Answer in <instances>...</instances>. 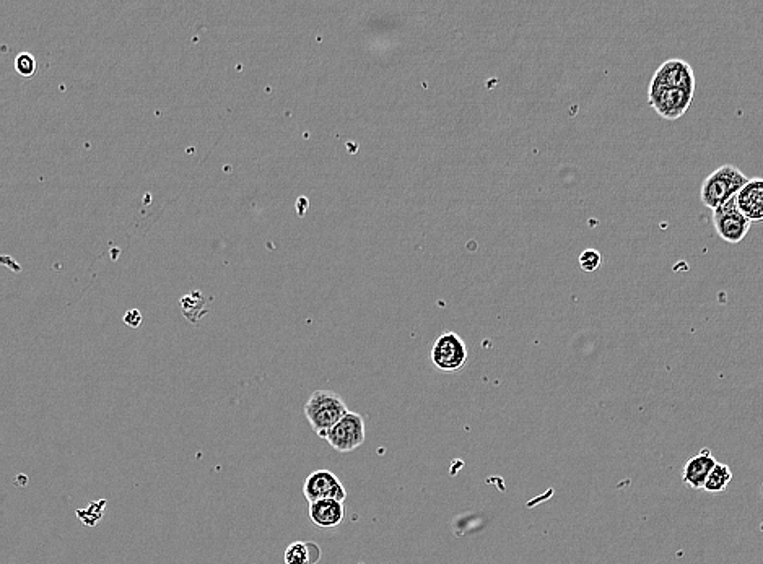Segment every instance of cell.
Masks as SVG:
<instances>
[{"mask_svg": "<svg viewBox=\"0 0 763 564\" xmlns=\"http://www.w3.org/2000/svg\"><path fill=\"white\" fill-rule=\"evenodd\" d=\"M749 178L733 165L720 166L703 181L700 200L708 209L716 210L739 194Z\"/></svg>", "mask_w": 763, "mask_h": 564, "instance_id": "1", "label": "cell"}, {"mask_svg": "<svg viewBox=\"0 0 763 564\" xmlns=\"http://www.w3.org/2000/svg\"><path fill=\"white\" fill-rule=\"evenodd\" d=\"M347 405L341 395L329 391H316L305 404V417L311 430L319 438L326 439L327 433L345 417Z\"/></svg>", "mask_w": 763, "mask_h": 564, "instance_id": "2", "label": "cell"}, {"mask_svg": "<svg viewBox=\"0 0 763 564\" xmlns=\"http://www.w3.org/2000/svg\"><path fill=\"white\" fill-rule=\"evenodd\" d=\"M713 225L720 238L729 244H739L750 231L749 218L737 207L736 197L713 210Z\"/></svg>", "mask_w": 763, "mask_h": 564, "instance_id": "3", "label": "cell"}, {"mask_svg": "<svg viewBox=\"0 0 763 564\" xmlns=\"http://www.w3.org/2000/svg\"><path fill=\"white\" fill-rule=\"evenodd\" d=\"M648 100H650L651 108L661 118L668 119V121H676V119L682 118L687 113V109L690 108L692 100H694V93L685 92V90H679V88L650 85Z\"/></svg>", "mask_w": 763, "mask_h": 564, "instance_id": "4", "label": "cell"}, {"mask_svg": "<svg viewBox=\"0 0 763 564\" xmlns=\"http://www.w3.org/2000/svg\"><path fill=\"white\" fill-rule=\"evenodd\" d=\"M365 420L358 413L347 412L345 417L327 433L326 441L332 449L347 454L365 443Z\"/></svg>", "mask_w": 763, "mask_h": 564, "instance_id": "5", "label": "cell"}, {"mask_svg": "<svg viewBox=\"0 0 763 564\" xmlns=\"http://www.w3.org/2000/svg\"><path fill=\"white\" fill-rule=\"evenodd\" d=\"M467 361V347L464 340L454 332H446L435 340L432 347V363L436 369L454 373L463 369Z\"/></svg>", "mask_w": 763, "mask_h": 564, "instance_id": "6", "label": "cell"}, {"mask_svg": "<svg viewBox=\"0 0 763 564\" xmlns=\"http://www.w3.org/2000/svg\"><path fill=\"white\" fill-rule=\"evenodd\" d=\"M303 495H305L308 503H316V501H323V499H336L344 503L347 498V490L342 485L341 480L329 472V470H316L311 473L310 477L306 478L305 485H303Z\"/></svg>", "mask_w": 763, "mask_h": 564, "instance_id": "7", "label": "cell"}, {"mask_svg": "<svg viewBox=\"0 0 763 564\" xmlns=\"http://www.w3.org/2000/svg\"><path fill=\"white\" fill-rule=\"evenodd\" d=\"M650 85L679 88L685 92L695 93L697 80H695L694 69L690 67L689 62L682 61V59H671V61L664 62L663 66L656 70Z\"/></svg>", "mask_w": 763, "mask_h": 564, "instance_id": "8", "label": "cell"}, {"mask_svg": "<svg viewBox=\"0 0 763 564\" xmlns=\"http://www.w3.org/2000/svg\"><path fill=\"white\" fill-rule=\"evenodd\" d=\"M716 464L718 462H716L715 457L711 454L710 449L705 447V449L698 452L697 456L687 460V464L684 465V470H682V482L690 486L692 490H703L708 477H710L711 470L715 469Z\"/></svg>", "mask_w": 763, "mask_h": 564, "instance_id": "9", "label": "cell"}, {"mask_svg": "<svg viewBox=\"0 0 763 564\" xmlns=\"http://www.w3.org/2000/svg\"><path fill=\"white\" fill-rule=\"evenodd\" d=\"M737 207L750 223L763 222V178L749 179L736 196Z\"/></svg>", "mask_w": 763, "mask_h": 564, "instance_id": "10", "label": "cell"}, {"mask_svg": "<svg viewBox=\"0 0 763 564\" xmlns=\"http://www.w3.org/2000/svg\"><path fill=\"white\" fill-rule=\"evenodd\" d=\"M344 503L336 499H323L310 503V519L321 529H334L344 522Z\"/></svg>", "mask_w": 763, "mask_h": 564, "instance_id": "11", "label": "cell"}, {"mask_svg": "<svg viewBox=\"0 0 763 564\" xmlns=\"http://www.w3.org/2000/svg\"><path fill=\"white\" fill-rule=\"evenodd\" d=\"M321 558V548L316 543L293 542L285 550V564H316Z\"/></svg>", "mask_w": 763, "mask_h": 564, "instance_id": "12", "label": "cell"}, {"mask_svg": "<svg viewBox=\"0 0 763 564\" xmlns=\"http://www.w3.org/2000/svg\"><path fill=\"white\" fill-rule=\"evenodd\" d=\"M207 306H209V301L202 295L201 291H192L189 295L181 298L184 317L192 324H196L202 316L209 313Z\"/></svg>", "mask_w": 763, "mask_h": 564, "instance_id": "13", "label": "cell"}, {"mask_svg": "<svg viewBox=\"0 0 763 564\" xmlns=\"http://www.w3.org/2000/svg\"><path fill=\"white\" fill-rule=\"evenodd\" d=\"M733 482V470L726 464L715 465V469L711 470L710 477H708L707 483L703 490L710 493V495H721L724 491L728 490L729 483Z\"/></svg>", "mask_w": 763, "mask_h": 564, "instance_id": "14", "label": "cell"}, {"mask_svg": "<svg viewBox=\"0 0 763 564\" xmlns=\"http://www.w3.org/2000/svg\"><path fill=\"white\" fill-rule=\"evenodd\" d=\"M601 264L602 254L598 249H586L580 256V267L585 270V272H588V274L596 272V270L601 267Z\"/></svg>", "mask_w": 763, "mask_h": 564, "instance_id": "15", "label": "cell"}, {"mask_svg": "<svg viewBox=\"0 0 763 564\" xmlns=\"http://www.w3.org/2000/svg\"><path fill=\"white\" fill-rule=\"evenodd\" d=\"M15 69L23 77H33L36 72V59L30 53L18 54L15 59Z\"/></svg>", "mask_w": 763, "mask_h": 564, "instance_id": "16", "label": "cell"}, {"mask_svg": "<svg viewBox=\"0 0 763 564\" xmlns=\"http://www.w3.org/2000/svg\"><path fill=\"white\" fill-rule=\"evenodd\" d=\"M124 322H126V326L132 327V329H137V327H140V324L144 322V316H142L139 309H131V311H127L126 316H124Z\"/></svg>", "mask_w": 763, "mask_h": 564, "instance_id": "17", "label": "cell"}, {"mask_svg": "<svg viewBox=\"0 0 763 564\" xmlns=\"http://www.w3.org/2000/svg\"><path fill=\"white\" fill-rule=\"evenodd\" d=\"M308 205H310V202H308L306 197H300V199L297 200V212L300 217L305 215L306 209H308Z\"/></svg>", "mask_w": 763, "mask_h": 564, "instance_id": "18", "label": "cell"}, {"mask_svg": "<svg viewBox=\"0 0 763 564\" xmlns=\"http://www.w3.org/2000/svg\"><path fill=\"white\" fill-rule=\"evenodd\" d=\"M2 264H9L10 267H12V269H14L15 267V269H17V272L18 270H20V265L15 264V262H9V257H2Z\"/></svg>", "mask_w": 763, "mask_h": 564, "instance_id": "19", "label": "cell"}]
</instances>
